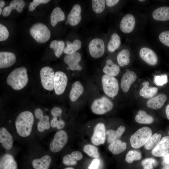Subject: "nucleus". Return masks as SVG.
Returning a JSON list of instances; mask_svg holds the SVG:
<instances>
[{"label": "nucleus", "mask_w": 169, "mask_h": 169, "mask_svg": "<svg viewBox=\"0 0 169 169\" xmlns=\"http://www.w3.org/2000/svg\"><path fill=\"white\" fill-rule=\"evenodd\" d=\"M50 1L49 0H33L29 4L28 10L30 11L34 10L36 7L41 4H46Z\"/></svg>", "instance_id": "nucleus-46"}, {"label": "nucleus", "mask_w": 169, "mask_h": 169, "mask_svg": "<svg viewBox=\"0 0 169 169\" xmlns=\"http://www.w3.org/2000/svg\"><path fill=\"white\" fill-rule=\"evenodd\" d=\"M32 37L39 43H44L50 38L51 33L47 27L41 23H37L33 25L29 30Z\"/></svg>", "instance_id": "nucleus-4"}, {"label": "nucleus", "mask_w": 169, "mask_h": 169, "mask_svg": "<svg viewBox=\"0 0 169 169\" xmlns=\"http://www.w3.org/2000/svg\"><path fill=\"white\" fill-rule=\"evenodd\" d=\"M121 43L120 38L116 33H113L107 45V49L110 53L114 52L120 47Z\"/></svg>", "instance_id": "nucleus-30"}, {"label": "nucleus", "mask_w": 169, "mask_h": 169, "mask_svg": "<svg viewBox=\"0 0 169 169\" xmlns=\"http://www.w3.org/2000/svg\"><path fill=\"white\" fill-rule=\"evenodd\" d=\"M130 52L126 49L121 50L117 56V60L119 65L121 67L128 65L130 62Z\"/></svg>", "instance_id": "nucleus-28"}, {"label": "nucleus", "mask_w": 169, "mask_h": 169, "mask_svg": "<svg viewBox=\"0 0 169 169\" xmlns=\"http://www.w3.org/2000/svg\"><path fill=\"white\" fill-rule=\"evenodd\" d=\"M167 99L166 95L160 94L150 98L147 102L146 105L149 108L153 110L161 108L164 105Z\"/></svg>", "instance_id": "nucleus-18"}, {"label": "nucleus", "mask_w": 169, "mask_h": 169, "mask_svg": "<svg viewBox=\"0 0 169 169\" xmlns=\"http://www.w3.org/2000/svg\"><path fill=\"white\" fill-rule=\"evenodd\" d=\"M100 163V162L99 160L95 159L92 161L88 169H97Z\"/></svg>", "instance_id": "nucleus-51"}, {"label": "nucleus", "mask_w": 169, "mask_h": 169, "mask_svg": "<svg viewBox=\"0 0 169 169\" xmlns=\"http://www.w3.org/2000/svg\"><path fill=\"white\" fill-rule=\"evenodd\" d=\"M64 169H74V168L72 167H69L66 168Z\"/></svg>", "instance_id": "nucleus-60"}, {"label": "nucleus", "mask_w": 169, "mask_h": 169, "mask_svg": "<svg viewBox=\"0 0 169 169\" xmlns=\"http://www.w3.org/2000/svg\"><path fill=\"white\" fill-rule=\"evenodd\" d=\"M65 43L62 40H54L50 43L49 47L53 49L55 56L59 57L64 52Z\"/></svg>", "instance_id": "nucleus-32"}, {"label": "nucleus", "mask_w": 169, "mask_h": 169, "mask_svg": "<svg viewBox=\"0 0 169 169\" xmlns=\"http://www.w3.org/2000/svg\"><path fill=\"white\" fill-rule=\"evenodd\" d=\"M13 158H14L13 156L10 154H4L0 159V169H3L11 160Z\"/></svg>", "instance_id": "nucleus-44"}, {"label": "nucleus", "mask_w": 169, "mask_h": 169, "mask_svg": "<svg viewBox=\"0 0 169 169\" xmlns=\"http://www.w3.org/2000/svg\"><path fill=\"white\" fill-rule=\"evenodd\" d=\"M71 154L77 161L81 160L83 157L82 154L78 151H73L71 153Z\"/></svg>", "instance_id": "nucleus-50"}, {"label": "nucleus", "mask_w": 169, "mask_h": 169, "mask_svg": "<svg viewBox=\"0 0 169 169\" xmlns=\"http://www.w3.org/2000/svg\"><path fill=\"white\" fill-rule=\"evenodd\" d=\"M13 139L12 135L5 127L0 128V142L3 147L5 149L9 150L12 147Z\"/></svg>", "instance_id": "nucleus-20"}, {"label": "nucleus", "mask_w": 169, "mask_h": 169, "mask_svg": "<svg viewBox=\"0 0 169 169\" xmlns=\"http://www.w3.org/2000/svg\"><path fill=\"white\" fill-rule=\"evenodd\" d=\"M159 38L162 44L169 47V30L161 32L159 35Z\"/></svg>", "instance_id": "nucleus-43"}, {"label": "nucleus", "mask_w": 169, "mask_h": 169, "mask_svg": "<svg viewBox=\"0 0 169 169\" xmlns=\"http://www.w3.org/2000/svg\"><path fill=\"white\" fill-rule=\"evenodd\" d=\"M5 2L3 0H1L0 1V8L3 7L5 5Z\"/></svg>", "instance_id": "nucleus-57"}, {"label": "nucleus", "mask_w": 169, "mask_h": 169, "mask_svg": "<svg viewBox=\"0 0 169 169\" xmlns=\"http://www.w3.org/2000/svg\"><path fill=\"white\" fill-rule=\"evenodd\" d=\"M84 151L89 156L97 158L100 156L98 148L90 144L85 145L83 147Z\"/></svg>", "instance_id": "nucleus-35"}, {"label": "nucleus", "mask_w": 169, "mask_h": 169, "mask_svg": "<svg viewBox=\"0 0 169 169\" xmlns=\"http://www.w3.org/2000/svg\"><path fill=\"white\" fill-rule=\"evenodd\" d=\"M25 5V2L23 0H13L11 2L9 6L12 11L16 9L18 13H21Z\"/></svg>", "instance_id": "nucleus-39"}, {"label": "nucleus", "mask_w": 169, "mask_h": 169, "mask_svg": "<svg viewBox=\"0 0 169 169\" xmlns=\"http://www.w3.org/2000/svg\"><path fill=\"white\" fill-rule=\"evenodd\" d=\"M62 112V109L58 107H54L51 110V114L53 116L61 117Z\"/></svg>", "instance_id": "nucleus-48"}, {"label": "nucleus", "mask_w": 169, "mask_h": 169, "mask_svg": "<svg viewBox=\"0 0 169 169\" xmlns=\"http://www.w3.org/2000/svg\"><path fill=\"white\" fill-rule=\"evenodd\" d=\"M34 113L35 117L39 120L42 119L44 117L43 111L40 108H37L35 109Z\"/></svg>", "instance_id": "nucleus-49"}, {"label": "nucleus", "mask_w": 169, "mask_h": 169, "mask_svg": "<svg viewBox=\"0 0 169 169\" xmlns=\"http://www.w3.org/2000/svg\"><path fill=\"white\" fill-rule=\"evenodd\" d=\"M49 117L47 115L44 116L43 118L39 120L37 124L38 130L40 132H43L45 130H48L50 127Z\"/></svg>", "instance_id": "nucleus-38"}, {"label": "nucleus", "mask_w": 169, "mask_h": 169, "mask_svg": "<svg viewBox=\"0 0 169 169\" xmlns=\"http://www.w3.org/2000/svg\"><path fill=\"white\" fill-rule=\"evenodd\" d=\"M162 169H169V164L164 166Z\"/></svg>", "instance_id": "nucleus-59"}, {"label": "nucleus", "mask_w": 169, "mask_h": 169, "mask_svg": "<svg viewBox=\"0 0 169 169\" xmlns=\"http://www.w3.org/2000/svg\"><path fill=\"white\" fill-rule=\"evenodd\" d=\"M157 88L148 85L143 86L139 91V95L145 98H151L153 97L157 93Z\"/></svg>", "instance_id": "nucleus-33"}, {"label": "nucleus", "mask_w": 169, "mask_h": 169, "mask_svg": "<svg viewBox=\"0 0 169 169\" xmlns=\"http://www.w3.org/2000/svg\"><path fill=\"white\" fill-rule=\"evenodd\" d=\"M16 60L15 55L10 52H0V68L3 69L13 65Z\"/></svg>", "instance_id": "nucleus-19"}, {"label": "nucleus", "mask_w": 169, "mask_h": 169, "mask_svg": "<svg viewBox=\"0 0 169 169\" xmlns=\"http://www.w3.org/2000/svg\"><path fill=\"white\" fill-rule=\"evenodd\" d=\"M81 59V55L78 52L66 54L64 58V61L68 66L69 69L72 71H81L82 67L79 63Z\"/></svg>", "instance_id": "nucleus-12"}, {"label": "nucleus", "mask_w": 169, "mask_h": 169, "mask_svg": "<svg viewBox=\"0 0 169 169\" xmlns=\"http://www.w3.org/2000/svg\"><path fill=\"white\" fill-rule=\"evenodd\" d=\"M51 162V158L48 155H45L40 158L34 159L32 162L35 169H48Z\"/></svg>", "instance_id": "nucleus-22"}, {"label": "nucleus", "mask_w": 169, "mask_h": 169, "mask_svg": "<svg viewBox=\"0 0 169 169\" xmlns=\"http://www.w3.org/2000/svg\"><path fill=\"white\" fill-rule=\"evenodd\" d=\"M58 117L53 116L52 119L51 120L50 125L52 128L56 127L59 120H58Z\"/></svg>", "instance_id": "nucleus-53"}, {"label": "nucleus", "mask_w": 169, "mask_h": 169, "mask_svg": "<svg viewBox=\"0 0 169 169\" xmlns=\"http://www.w3.org/2000/svg\"><path fill=\"white\" fill-rule=\"evenodd\" d=\"M139 1H140V2H142L145 1V0H139Z\"/></svg>", "instance_id": "nucleus-62"}, {"label": "nucleus", "mask_w": 169, "mask_h": 169, "mask_svg": "<svg viewBox=\"0 0 169 169\" xmlns=\"http://www.w3.org/2000/svg\"><path fill=\"white\" fill-rule=\"evenodd\" d=\"M84 90L83 86L80 82L76 81L73 84L69 93L70 100L72 102L76 101L82 94Z\"/></svg>", "instance_id": "nucleus-24"}, {"label": "nucleus", "mask_w": 169, "mask_h": 169, "mask_svg": "<svg viewBox=\"0 0 169 169\" xmlns=\"http://www.w3.org/2000/svg\"><path fill=\"white\" fill-rule=\"evenodd\" d=\"M92 3L93 10L96 13H100L102 12L105 9V0H92Z\"/></svg>", "instance_id": "nucleus-36"}, {"label": "nucleus", "mask_w": 169, "mask_h": 169, "mask_svg": "<svg viewBox=\"0 0 169 169\" xmlns=\"http://www.w3.org/2000/svg\"><path fill=\"white\" fill-rule=\"evenodd\" d=\"M6 81L13 89L19 90L22 89L28 81L27 69L23 67L15 69L9 74Z\"/></svg>", "instance_id": "nucleus-2"}, {"label": "nucleus", "mask_w": 169, "mask_h": 169, "mask_svg": "<svg viewBox=\"0 0 169 169\" xmlns=\"http://www.w3.org/2000/svg\"><path fill=\"white\" fill-rule=\"evenodd\" d=\"M152 134V130L149 127L145 126L140 128L131 136V146L135 149L141 147L145 144Z\"/></svg>", "instance_id": "nucleus-3"}, {"label": "nucleus", "mask_w": 169, "mask_h": 169, "mask_svg": "<svg viewBox=\"0 0 169 169\" xmlns=\"http://www.w3.org/2000/svg\"><path fill=\"white\" fill-rule=\"evenodd\" d=\"M137 76L133 71H126L122 76L121 80L120 86L122 91L126 93L129 90L130 87L136 80Z\"/></svg>", "instance_id": "nucleus-16"}, {"label": "nucleus", "mask_w": 169, "mask_h": 169, "mask_svg": "<svg viewBox=\"0 0 169 169\" xmlns=\"http://www.w3.org/2000/svg\"><path fill=\"white\" fill-rule=\"evenodd\" d=\"M101 80L105 93L110 97H115L119 90V83L117 79L115 77L105 74L102 76Z\"/></svg>", "instance_id": "nucleus-5"}, {"label": "nucleus", "mask_w": 169, "mask_h": 169, "mask_svg": "<svg viewBox=\"0 0 169 169\" xmlns=\"http://www.w3.org/2000/svg\"><path fill=\"white\" fill-rule=\"evenodd\" d=\"M81 9L80 6L76 4L73 7L67 17V22L71 26L78 24L81 21Z\"/></svg>", "instance_id": "nucleus-17"}, {"label": "nucleus", "mask_w": 169, "mask_h": 169, "mask_svg": "<svg viewBox=\"0 0 169 169\" xmlns=\"http://www.w3.org/2000/svg\"><path fill=\"white\" fill-rule=\"evenodd\" d=\"M68 136L66 132L63 130L57 131L51 142L49 148L53 152L56 153L61 151L67 143Z\"/></svg>", "instance_id": "nucleus-8"}, {"label": "nucleus", "mask_w": 169, "mask_h": 169, "mask_svg": "<svg viewBox=\"0 0 169 169\" xmlns=\"http://www.w3.org/2000/svg\"><path fill=\"white\" fill-rule=\"evenodd\" d=\"M169 152V136L163 137L151 151L152 155L156 157H161Z\"/></svg>", "instance_id": "nucleus-15"}, {"label": "nucleus", "mask_w": 169, "mask_h": 169, "mask_svg": "<svg viewBox=\"0 0 169 169\" xmlns=\"http://www.w3.org/2000/svg\"><path fill=\"white\" fill-rule=\"evenodd\" d=\"M89 50L91 56L94 58L102 56L105 51V45L103 40L100 38H95L89 44Z\"/></svg>", "instance_id": "nucleus-10"}, {"label": "nucleus", "mask_w": 169, "mask_h": 169, "mask_svg": "<svg viewBox=\"0 0 169 169\" xmlns=\"http://www.w3.org/2000/svg\"><path fill=\"white\" fill-rule=\"evenodd\" d=\"M17 163L13 158L11 160L3 169H17Z\"/></svg>", "instance_id": "nucleus-47"}, {"label": "nucleus", "mask_w": 169, "mask_h": 169, "mask_svg": "<svg viewBox=\"0 0 169 169\" xmlns=\"http://www.w3.org/2000/svg\"><path fill=\"white\" fill-rule=\"evenodd\" d=\"M153 18L157 21L169 20V7L162 6L155 9L152 13Z\"/></svg>", "instance_id": "nucleus-21"}, {"label": "nucleus", "mask_w": 169, "mask_h": 169, "mask_svg": "<svg viewBox=\"0 0 169 169\" xmlns=\"http://www.w3.org/2000/svg\"><path fill=\"white\" fill-rule=\"evenodd\" d=\"M165 111L166 117L169 120V104L166 106Z\"/></svg>", "instance_id": "nucleus-56"}, {"label": "nucleus", "mask_w": 169, "mask_h": 169, "mask_svg": "<svg viewBox=\"0 0 169 169\" xmlns=\"http://www.w3.org/2000/svg\"><path fill=\"white\" fill-rule=\"evenodd\" d=\"M162 157V164L164 166L169 164V152Z\"/></svg>", "instance_id": "nucleus-54"}, {"label": "nucleus", "mask_w": 169, "mask_h": 169, "mask_svg": "<svg viewBox=\"0 0 169 169\" xmlns=\"http://www.w3.org/2000/svg\"><path fill=\"white\" fill-rule=\"evenodd\" d=\"M67 82L68 78L65 73L61 71L55 73L54 89L57 95H60L64 92Z\"/></svg>", "instance_id": "nucleus-11"}, {"label": "nucleus", "mask_w": 169, "mask_h": 169, "mask_svg": "<svg viewBox=\"0 0 169 169\" xmlns=\"http://www.w3.org/2000/svg\"><path fill=\"white\" fill-rule=\"evenodd\" d=\"M126 148V144L118 140L110 143L108 146L109 150L113 154L117 155L124 151Z\"/></svg>", "instance_id": "nucleus-25"}, {"label": "nucleus", "mask_w": 169, "mask_h": 169, "mask_svg": "<svg viewBox=\"0 0 169 169\" xmlns=\"http://www.w3.org/2000/svg\"><path fill=\"white\" fill-rule=\"evenodd\" d=\"M105 127L104 124L99 123L95 126L91 141L93 144L99 146L104 144L106 137Z\"/></svg>", "instance_id": "nucleus-9"}, {"label": "nucleus", "mask_w": 169, "mask_h": 169, "mask_svg": "<svg viewBox=\"0 0 169 169\" xmlns=\"http://www.w3.org/2000/svg\"><path fill=\"white\" fill-rule=\"evenodd\" d=\"M113 107L111 101L105 96L95 99L92 102L91 108L92 112L97 115H103L111 110Z\"/></svg>", "instance_id": "nucleus-6"}, {"label": "nucleus", "mask_w": 169, "mask_h": 169, "mask_svg": "<svg viewBox=\"0 0 169 169\" xmlns=\"http://www.w3.org/2000/svg\"><path fill=\"white\" fill-rule=\"evenodd\" d=\"M34 118L32 112L25 111L20 113L15 122L17 132L22 137H26L30 134L32 129Z\"/></svg>", "instance_id": "nucleus-1"}, {"label": "nucleus", "mask_w": 169, "mask_h": 169, "mask_svg": "<svg viewBox=\"0 0 169 169\" xmlns=\"http://www.w3.org/2000/svg\"><path fill=\"white\" fill-rule=\"evenodd\" d=\"M2 12V8H0V14H1Z\"/></svg>", "instance_id": "nucleus-61"}, {"label": "nucleus", "mask_w": 169, "mask_h": 169, "mask_svg": "<svg viewBox=\"0 0 169 169\" xmlns=\"http://www.w3.org/2000/svg\"><path fill=\"white\" fill-rule=\"evenodd\" d=\"M77 161L71 154L66 155L63 157V163L66 166L75 165L77 163Z\"/></svg>", "instance_id": "nucleus-42"}, {"label": "nucleus", "mask_w": 169, "mask_h": 169, "mask_svg": "<svg viewBox=\"0 0 169 169\" xmlns=\"http://www.w3.org/2000/svg\"><path fill=\"white\" fill-rule=\"evenodd\" d=\"M136 24L134 16L131 14L125 15L122 18L120 23V28L124 33H129L134 30Z\"/></svg>", "instance_id": "nucleus-14"}, {"label": "nucleus", "mask_w": 169, "mask_h": 169, "mask_svg": "<svg viewBox=\"0 0 169 169\" xmlns=\"http://www.w3.org/2000/svg\"><path fill=\"white\" fill-rule=\"evenodd\" d=\"M9 35L8 31L6 27L2 24H0V41H3L7 40Z\"/></svg>", "instance_id": "nucleus-45"}, {"label": "nucleus", "mask_w": 169, "mask_h": 169, "mask_svg": "<svg viewBox=\"0 0 169 169\" xmlns=\"http://www.w3.org/2000/svg\"><path fill=\"white\" fill-rule=\"evenodd\" d=\"M119 0H106L105 3L109 7H112L116 5L119 1Z\"/></svg>", "instance_id": "nucleus-52"}, {"label": "nucleus", "mask_w": 169, "mask_h": 169, "mask_svg": "<svg viewBox=\"0 0 169 169\" xmlns=\"http://www.w3.org/2000/svg\"><path fill=\"white\" fill-rule=\"evenodd\" d=\"M139 55L141 59L148 64L155 66L158 61L157 55L152 49L148 47H144L140 50Z\"/></svg>", "instance_id": "nucleus-13"}, {"label": "nucleus", "mask_w": 169, "mask_h": 169, "mask_svg": "<svg viewBox=\"0 0 169 169\" xmlns=\"http://www.w3.org/2000/svg\"><path fill=\"white\" fill-rule=\"evenodd\" d=\"M65 125V122L62 119L60 118L59 120L56 128L58 130H61L64 127Z\"/></svg>", "instance_id": "nucleus-55"}, {"label": "nucleus", "mask_w": 169, "mask_h": 169, "mask_svg": "<svg viewBox=\"0 0 169 169\" xmlns=\"http://www.w3.org/2000/svg\"><path fill=\"white\" fill-rule=\"evenodd\" d=\"M168 134H169V131H168Z\"/></svg>", "instance_id": "nucleus-63"}, {"label": "nucleus", "mask_w": 169, "mask_h": 169, "mask_svg": "<svg viewBox=\"0 0 169 169\" xmlns=\"http://www.w3.org/2000/svg\"><path fill=\"white\" fill-rule=\"evenodd\" d=\"M65 19V14L61 8L57 7L54 9L50 16L51 23L52 26H55L58 23L64 20Z\"/></svg>", "instance_id": "nucleus-26"}, {"label": "nucleus", "mask_w": 169, "mask_h": 169, "mask_svg": "<svg viewBox=\"0 0 169 169\" xmlns=\"http://www.w3.org/2000/svg\"><path fill=\"white\" fill-rule=\"evenodd\" d=\"M120 71L119 66L114 63L110 59H108L106 61L105 65L103 69V72L105 74L113 77L117 76Z\"/></svg>", "instance_id": "nucleus-23"}, {"label": "nucleus", "mask_w": 169, "mask_h": 169, "mask_svg": "<svg viewBox=\"0 0 169 169\" xmlns=\"http://www.w3.org/2000/svg\"><path fill=\"white\" fill-rule=\"evenodd\" d=\"M41 81L44 89L49 91L54 89L55 74L53 69L49 66L42 68L40 71Z\"/></svg>", "instance_id": "nucleus-7"}, {"label": "nucleus", "mask_w": 169, "mask_h": 169, "mask_svg": "<svg viewBox=\"0 0 169 169\" xmlns=\"http://www.w3.org/2000/svg\"><path fill=\"white\" fill-rule=\"evenodd\" d=\"M153 82L158 86H162L168 82V78L166 74L155 76L154 78Z\"/></svg>", "instance_id": "nucleus-41"}, {"label": "nucleus", "mask_w": 169, "mask_h": 169, "mask_svg": "<svg viewBox=\"0 0 169 169\" xmlns=\"http://www.w3.org/2000/svg\"><path fill=\"white\" fill-rule=\"evenodd\" d=\"M161 137V134L157 133L151 135L144 145L145 148L148 150H152L159 143Z\"/></svg>", "instance_id": "nucleus-34"}, {"label": "nucleus", "mask_w": 169, "mask_h": 169, "mask_svg": "<svg viewBox=\"0 0 169 169\" xmlns=\"http://www.w3.org/2000/svg\"><path fill=\"white\" fill-rule=\"evenodd\" d=\"M66 43L67 46L64 48V52L66 54H72L76 52L80 49L82 45L81 41L78 39L74 40L72 43L67 41Z\"/></svg>", "instance_id": "nucleus-31"}, {"label": "nucleus", "mask_w": 169, "mask_h": 169, "mask_svg": "<svg viewBox=\"0 0 169 169\" xmlns=\"http://www.w3.org/2000/svg\"><path fill=\"white\" fill-rule=\"evenodd\" d=\"M141 164L143 167V169H153V166L157 165V162L153 158H147L142 161Z\"/></svg>", "instance_id": "nucleus-40"}, {"label": "nucleus", "mask_w": 169, "mask_h": 169, "mask_svg": "<svg viewBox=\"0 0 169 169\" xmlns=\"http://www.w3.org/2000/svg\"><path fill=\"white\" fill-rule=\"evenodd\" d=\"M141 158L140 152L136 150H131L127 153L125 158L126 161L128 163H132L134 161H138Z\"/></svg>", "instance_id": "nucleus-37"}, {"label": "nucleus", "mask_w": 169, "mask_h": 169, "mask_svg": "<svg viewBox=\"0 0 169 169\" xmlns=\"http://www.w3.org/2000/svg\"><path fill=\"white\" fill-rule=\"evenodd\" d=\"M149 82L147 81H145L143 82L142 84V85L143 86H149Z\"/></svg>", "instance_id": "nucleus-58"}, {"label": "nucleus", "mask_w": 169, "mask_h": 169, "mask_svg": "<svg viewBox=\"0 0 169 169\" xmlns=\"http://www.w3.org/2000/svg\"><path fill=\"white\" fill-rule=\"evenodd\" d=\"M135 120L137 122L141 124H151L154 120L153 117L142 110H140L138 111L135 116Z\"/></svg>", "instance_id": "nucleus-29"}, {"label": "nucleus", "mask_w": 169, "mask_h": 169, "mask_svg": "<svg viewBox=\"0 0 169 169\" xmlns=\"http://www.w3.org/2000/svg\"><path fill=\"white\" fill-rule=\"evenodd\" d=\"M125 131V127L122 125L118 127L116 131L112 129L107 130L106 134L108 136L107 141L111 143L115 141L119 140Z\"/></svg>", "instance_id": "nucleus-27"}]
</instances>
